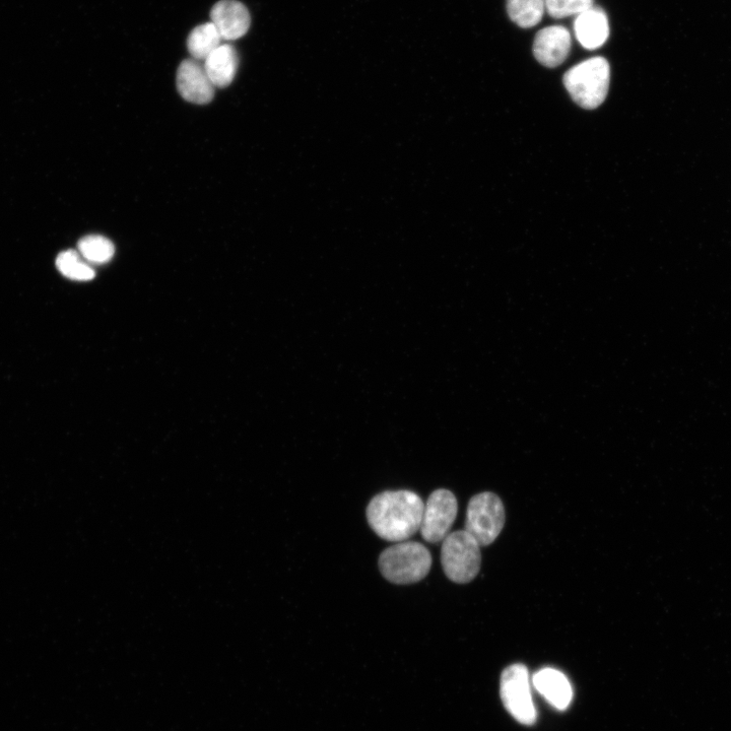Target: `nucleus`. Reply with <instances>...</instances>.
<instances>
[{
    "mask_svg": "<svg viewBox=\"0 0 731 731\" xmlns=\"http://www.w3.org/2000/svg\"><path fill=\"white\" fill-rule=\"evenodd\" d=\"M482 562L481 546L467 530L449 534L443 541L441 563L451 581L465 584L479 574Z\"/></svg>",
    "mask_w": 731,
    "mask_h": 731,
    "instance_id": "obj_4",
    "label": "nucleus"
},
{
    "mask_svg": "<svg viewBox=\"0 0 731 731\" xmlns=\"http://www.w3.org/2000/svg\"><path fill=\"white\" fill-rule=\"evenodd\" d=\"M211 19L222 39L226 41L243 37L251 24L247 8L237 0H221L212 9Z\"/></svg>",
    "mask_w": 731,
    "mask_h": 731,
    "instance_id": "obj_10",
    "label": "nucleus"
},
{
    "mask_svg": "<svg viewBox=\"0 0 731 731\" xmlns=\"http://www.w3.org/2000/svg\"><path fill=\"white\" fill-rule=\"evenodd\" d=\"M79 253L87 262L100 265L113 258L115 247L109 239L100 235H91L79 242Z\"/></svg>",
    "mask_w": 731,
    "mask_h": 731,
    "instance_id": "obj_17",
    "label": "nucleus"
},
{
    "mask_svg": "<svg viewBox=\"0 0 731 731\" xmlns=\"http://www.w3.org/2000/svg\"><path fill=\"white\" fill-rule=\"evenodd\" d=\"M430 551L417 542H401L379 557V569L386 580L407 585L423 580L432 567Z\"/></svg>",
    "mask_w": 731,
    "mask_h": 731,
    "instance_id": "obj_3",
    "label": "nucleus"
},
{
    "mask_svg": "<svg viewBox=\"0 0 731 731\" xmlns=\"http://www.w3.org/2000/svg\"><path fill=\"white\" fill-rule=\"evenodd\" d=\"M177 88L184 100L205 105L214 99L216 87L206 73L204 65L195 59H186L178 69Z\"/></svg>",
    "mask_w": 731,
    "mask_h": 731,
    "instance_id": "obj_8",
    "label": "nucleus"
},
{
    "mask_svg": "<svg viewBox=\"0 0 731 731\" xmlns=\"http://www.w3.org/2000/svg\"><path fill=\"white\" fill-rule=\"evenodd\" d=\"M592 7L593 0H546L549 15L556 19L579 16Z\"/></svg>",
    "mask_w": 731,
    "mask_h": 731,
    "instance_id": "obj_18",
    "label": "nucleus"
},
{
    "mask_svg": "<svg viewBox=\"0 0 731 731\" xmlns=\"http://www.w3.org/2000/svg\"><path fill=\"white\" fill-rule=\"evenodd\" d=\"M222 40L216 26L212 22L206 23L191 31L187 39V48L195 60H206L221 46Z\"/></svg>",
    "mask_w": 731,
    "mask_h": 731,
    "instance_id": "obj_14",
    "label": "nucleus"
},
{
    "mask_svg": "<svg viewBox=\"0 0 731 731\" xmlns=\"http://www.w3.org/2000/svg\"><path fill=\"white\" fill-rule=\"evenodd\" d=\"M610 80V64L604 57L589 58L575 65L563 79L573 100L588 110L595 109L605 102Z\"/></svg>",
    "mask_w": 731,
    "mask_h": 731,
    "instance_id": "obj_2",
    "label": "nucleus"
},
{
    "mask_svg": "<svg viewBox=\"0 0 731 731\" xmlns=\"http://www.w3.org/2000/svg\"><path fill=\"white\" fill-rule=\"evenodd\" d=\"M56 267L65 278L77 282H89L96 275L81 254L74 250L61 252L57 256Z\"/></svg>",
    "mask_w": 731,
    "mask_h": 731,
    "instance_id": "obj_16",
    "label": "nucleus"
},
{
    "mask_svg": "<svg viewBox=\"0 0 731 731\" xmlns=\"http://www.w3.org/2000/svg\"><path fill=\"white\" fill-rule=\"evenodd\" d=\"M537 691L555 708L566 710L573 698V691L569 680L561 672L554 669H544L533 679Z\"/></svg>",
    "mask_w": 731,
    "mask_h": 731,
    "instance_id": "obj_12",
    "label": "nucleus"
},
{
    "mask_svg": "<svg viewBox=\"0 0 731 731\" xmlns=\"http://www.w3.org/2000/svg\"><path fill=\"white\" fill-rule=\"evenodd\" d=\"M239 65L236 49L221 45L206 60L204 68L216 88H227L234 81Z\"/></svg>",
    "mask_w": 731,
    "mask_h": 731,
    "instance_id": "obj_13",
    "label": "nucleus"
},
{
    "mask_svg": "<svg viewBox=\"0 0 731 731\" xmlns=\"http://www.w3.org/2000/svg\"><path fill=\"white\" fill-rule=\"evenodd\" d=\"M500 694L507 711L520 723L536 722L537 711L531 697L529 674L523 664H513L502 674Z\"/></svg>",
    "mask_w": 731,
    "mask_h": 731,
    "instance_id": "obj_6",
    "label": "nucleus"
},
{
    "mask_svg": "<svg viewBox=\"0 0 731 731\" xmlns=\"http://www.w3.org/2000/svg\"><path fill=\"white\" fill-rule=\"evenodd\" d=\"M458 504L448 490L440 489L431 494L424 507L421 535L430 544H438L449 535L456 519Z\"/></svg>",
    "mask_w": 731,
    "mask_h": 731,
    "instance_id": "obj_7",
    "label": "nucleus"
},
{
    "mask_svg": "<svg viewBox=\"0 0 731 731\" xmlns=\"http://www.w3.org/2000/svg\"><path fill=\"white\" fill-rule=\"evenodd\" d=\"M571 49V35L562 26H552L541 30L534 42L537 60L547 68H557L568 57Z\"/></svg>",
    "mask_w": 731,
    "mask_h": 731,
    "instance_id": "obj_9",
    "label": "nucleus"
},
{
    "mask_svg": "<svg viewBox=\"0 0 731 731\" xmlns=\"http://www.w3.org/2000/svg\"><path fill=\"white\" fill-rule=\"evenodd\" d=\"M574 30L576 38L584 48L589 50L600 48L610 36L608 16L602 9L592 7L577 17Z\"/></svg>",
    "mask_w": 731,
    "mask_h": 731,
    "instance_id": "obj_11",
    "label": "nucleus"
},
{
    "mask_svg": "<svg viewBox=\"0 0 731 731\" xmlns=\"http://www.w3.org/2000/svg\"><path fill=\"white\" fill-rule=\"evenodd\" d=\"M425 504L412 491H387L375 496L367 507L368 523L387 542H406L421 528Z\"/></svg>",
    "mask_w": 731,
    "mask_h": 731,
    "instance_id": "obj_1",
    "label": "nucleus"
},
{
    "mask_svg": "<svg viewBox=\"0 0 731 731\" xmlns=\"http://www.w3.org/2000/svg\"><path fill=\"white\" fill-rule=\"evenodd\" d=\"M505 524V509L501 499L493 493H482L473 497L467 511L465 529L480 546L492 545Z\"/></svg>",
    "mask_w": 731,
    "mask_h": 731,
    "instance_id": "obj_5",
    "label": "nucleus"
},
{
    "mask_svg": "<svg viewBox=\"0 0 731 731\" xmlns=\"http://www.w3.org/2000/svg\"><path fill=\"white\" fill-rule=\"evenodd\" d=\"M545 9V0H507L510 19L524 29L538 25L544 17Z\"/></svg>",
    "mask_w": 731,
    "mask_h": 731,
    "instance_id": "obj_15",
    "label": "nucleus"
}]
</instances>
